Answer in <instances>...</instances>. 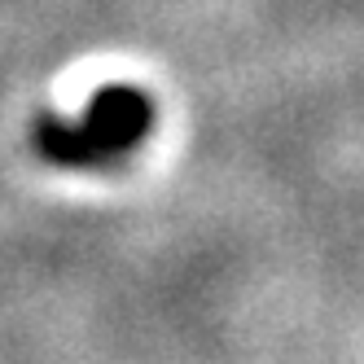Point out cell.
<instances>
[{
	"mask_svg": "<svg viewBox=\"0 0 364 364\" xmlns=\"http://www.w3.org/2000/svg\"><path fill=\"white\" fill-rule=\"evenodd\" d=\"M149 132H154V101L132 84H110L88 101L80 119L40 114L31 123V145L53 167L97 171L136 154Z\"/></svg>",
	"mask_w": 364,
	"mask_h": 364,
	"instance_id": "cell-1",
	"label": "cell"
}]
</instances>
